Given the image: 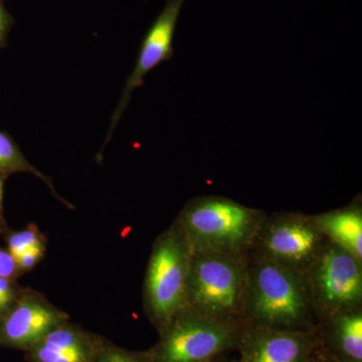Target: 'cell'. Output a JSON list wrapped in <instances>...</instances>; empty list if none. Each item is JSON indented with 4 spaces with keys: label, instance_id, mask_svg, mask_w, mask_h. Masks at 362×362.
Masks as SVG:
<instances>
[{
    "label": "cell",
    "instance_id": "obj_20",
    "mask_svg": "<svg viewBox=\"0 0 362 362\" xmlns=\"http://www.w3.org/2000/svg\"><path fill=\"white\" fill-rule=\"evenodd\" d=\"M20 273L16 261L11 252L0 247V277L13 280Z\"/></svg>",
    "mask_w": 362,
    "mask_h": 362
},
{
    "label": "cell",
    "instance_id": "obj_10",
    "mask_svg": "<svg viewBox=\"0 0 362 362\" xmlns=\"http://www.w3.org/2000/svg\"><path fill=\"white\" fill-rule=\"evenodd\" d=\"M104 338L70 321L25 350L28 362H96Z\"/></svg>",
    "mask_w": 362,
    "mask_h": 362
},
{
    "label": "cell",
    "instance_id": "obj_8",
    "mask_svg": "<svg viewBox=\"0 0 362 362\" xmlns=\"http://www.w3.org/2000/svg\"><path fill=\"white\" fill-rule=\"evenodd\" d=\"M185 2V0H166L165 6L161 13L158 14L156 20L145 33L134 69L124 86L122 95L112 116L110 128L105 138L100 154L103 153L105 147L110 141L119 121L122 118L124 112L129 105L133 92L137 88L141 87L147 74L154 70L163 62L169 61L173 58L175 54L173 39H175L176 25H177L178 18Z\"/></svg>",
    "mask_w": 362,
    "mask_h": 362
},
{
    "label": "cell",
    "instance_id": "obj_12",
    "mask_svg": "<svg viewBox=\"0 0 362 362\" xmlns=\"http://www.w3.org/2000/svg\"><path fill=\"white\" fill-rule=\"evenodd\" d=\"M314 225L324 237L345 251L362 259V211L354 202L345 209L311 216Z\"/></svg>",
    "mask_w": 362,
    "mask_h": 362
},
{
    "label": "cell",
    "instance_id": "obj_7",
    "mask_svg": "<svg viewBox=\"0 0 362 362\" xmlns=\"http://www.w3.org/2000/svg\"><path fill=\"white\" fill-rule=\"evenodd\" d=\"M324 235L311 216L283 214L264 221L255 242L262 258L306 273L324 247Z\"/></svg>",
    "mask_w": 362,
    "mask_h": 362
},
{
    "label": "cell",
    "instance_id": "obj_4",
    "mask_svg": "<svg viewBox=\"0 0 362 362\" xmlns=\"http://www.w3.org/2000/svg\"><path fill=\"white\" fill-rule=\"evenodd\" d=\"M192 252L177 226L154 244L145 279L147 311L157 327L187 306V279Z\"/></svg>",
    "mask_w": 362,
    "mask_h": 362
},
{
    "label": "cell",
    "instance_id": "obj_11",
    "mask_svg": "<svg viewBox=\"0 0 362 362\" xmlns=\"http://www.w3.org/2000/svg\"><path fill=\"white\" fill-rule=\"evenodd\" d=\"M310 354L301 331L257 326L243 338L240 362H310Z\"/></svg>",
    "mask_w": 362,
    "mask_h": 362
},
{
    "label": "cell",
    "instance_id": "obj_13",
    "mask_svg": "<svg viewBox=\"0 0 362 362\" xmlns=\"http://www.w3.org/2000/svg\"><path fill=\"white\" fill-rule=\"evenodd\" d=\"M334 342L347 362H362V314L358 308L331 317Z\"/></svg>",
    "mask_w": 362,
    "mask_h": 362
},
{
    "label": "cell",
    "instance_id": "obj_2",
    "mask_svg": "<svg viewBox=\"0 0 362 362\" xmlns=\"http://www.w3.org/2000/svg\"><path fill=\"white\" fill-rule=\"evenodd\" d=\"M313 307L302 272L264 259L247 266L245 315L257 326L296 330L307 322Z\"/></svg>",
    "mask_w": 362,
    "mask_h": 362
},
{
    "label": "cell",
    "instance_id": "obj_5",
    "mask_svg": "<svg viewBox=\"0 0 362 362\" xmlns=\"http://www.w3.org/2000/svg\"><path fill=\"white\" fill-rule=\"evenodd\" d=\"M159 331L160 340L147 351L153 362H213L238 338L235 324L209 318L187 305Z\"/></svg>",
    "mask_w": 362,
    "mask_h": 362
},
{
    "label": "cell",
    "instance_id": "obj_18",
    "mask_svg": "<svg viewBox=\"0 0 362 362\" xmlns=\"http://www.w3.org/2000/svg\"><path fill=\"white\" fill-rule=\"evenodd\" d=\"M44 256V247L42 244L35 245L28 251L23 252L21 256L16 259L18 271L25 272L30 270L39 263L40 259Z\"/></svg>",
    "mask_w": 362,
    "mask_h": 362
},
{
    "label": "cell",
    "instance_id": "obj_9",
    "mask_svg": "<svg viewBox=\"0 0 362 362\" xmlns=\"http://www.w3.org/2000/svg\"><path fill=\"white\" fill-rule=\"evenodd\" d=\"M70 321L68 314L39 293L21 290L20 297L0 318V347L28 349L47 333Z\"/></svg>",
    "mask_w": 362,
    "mask_h": 362
},
{
    "label": "cell",
    "instance_id": "obj_17",
    "mask_svg": "<svg viewBox=\"0 0 362 362\" xmlns=\"http://www.w3.org/2000/svg\"><path fill=\"white\" fill-rule=\"evenodd\" d=\"M20 294L21 290L14 285L13 280L0 277V318L13 308Z\"/></svg>",
    "mask_w": 362,
    "mask_h": 362
},
{
    "label": "cell",
    "instance_id": "obj_3",
    "mask_svg": "<svg viewBox=\"0 0 362 362\" xmlns=\"http://www.w3.org/2000/svg\"><path fill=\"white\" fill-rule=\"evenodd\" d=\"M247 264L243 255L192 252L187 305L202 315L235 324L246 311Z\"/></svg>",
    "mask_w": 362,
    "mask_h": 362
},
{
    "label": "cell",
    "instance_id": "obj_19",
    "mask_svg": "<svg viewBox=\"0 0 362 362\" xmlns=\"http://www.w3.org/2000/svg\"><path fill=\"white\" fill-rule=\"evenodd\" d=\"M14 23L13 16L6 9V0H0V49L6 47Z\"/></svg>",
    "mask_w": 362,
    "mask_h": 362
},
{
    "label": "cell",
    "instance_id": "obj_14",
    "mask_svg": "<svg viewBox=\"0 0 362 362\" xmlns=\"http://www.w3.org/2000/svg\"><path fill=\"white\" fill-rule=\"evenodd\" d=\"M30 173V175L37 176V178L44 181L47 187L51 188L52 194L57 199L65 204L66 206H71L68 202L62 199L57 194L52 180L28 162L13 138L7 133L0 131V175L7 177V176L13 175V173Z\"/></svg>",
    "mask_w": 362,
    "mask_h": 362
},
{
    "label": "cell",
    "instance_id": "obj_6",
    "mask_svg": "<svg viewBox=\"0 0 362 362\" xmlns=\"http://www.w3.org/2000/svg\"><path fill=\"white\" fill-rule=\"evenodd\" d=\"M313 306L325 315L358 308L362 298L361 261L337 245H324L305 273Z\"/></svg>",
    "mask_w": 362,
    "mask_h": 362
},
{
    "label": "cell",
    "instance_id": "obj_1",
    "mask_svg": "<svg viewBox=\"0 0 362 362\" xmlns=\"http://www.w3.org/2000/svg\"><path fill=\"white\" fill-rule=\"evenodd\" d=\"M263 211L220 197L188 202L175 225L192 252L242 255L254 244Z\"/></svg>",
    "mask_w": 362,
    "mask_h": 362
},
{
    "label": "cell",
    "instance_id": "obj_16",
    "mask_svg": "<svg viewBox=\"0 0 362 362\" xmlns=\"http://www.w3.org/2000/svg\"><path fill=\"white\" fill-rule=\"evenodd\" d=\"M42 243L40 233L33 226L28 230L9 233L6 238L7 251L11 252L14 259H18L30 247Z\"/></svg>",
    "mask_w": 362,
    "mask_h": 362
},
{
    "label": "cell",
    "instance_id": "obj_15",
    "mask_svg": "<svg viewBox=\"0 0 362 362\" xmlns=\"http://www.w3.org/2000/svg\"><path fill=\"white\" fill-rule=\"evenodd\" d=\"M96 362H153L148 352H133L117 346L109 340H103Z\"/></svg>",
    "mask_w": 362,
    "mask_h": 362
},
{
    "label": "cell",
    "instance_id": "obj_21",
    "mask_svg": "<svg viewBox=\"0 0 362 362\" xmlns=\"http://www.w3.org/2000/svg\"><path fill=\"white\" fill-rule=\"evenodd\" d=\"M6 176L0 175V220H1L2 202H4V187Z\"/></svg>",
    "mask_w": 362,
    "mask_h": 362
}]
</instances>
